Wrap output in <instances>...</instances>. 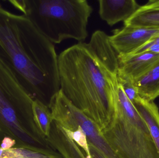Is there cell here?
<instances>
[{"instance_id": "4fadbf2b", "label": "cell", "mask_w": 159, "mask_h": 158, "mask_svg": "<svg viewBox=\"0 0 159 158\" xmlns=\"http://www.w3.org/2000/svg\"><path fill=\"white\" fill-rule=\"evenodd\" d=\"M142 98L153 101L159 96V62L132 82Z\"/></svg>"}, {"instance_id": "5bb4252c", "label": "cell", "mask_w": 159, "mask_h": 158, "mask_svg": "<svg viewBox=\"0 0 159 158\" xmlns=\"http://www.w3.org/2000/svg\"><path fill=\"white\" fill-rule=\"evenodd\" d=\"M34 119L43 136H48L53 121V116L49 107L38 100L33 102Z\"/></svg>"}, {"instance_id": "8fae6325", "label": "cell", "mask_w": 159, "mask_h": 158, "mask_svg": "<svg viewBox=\"0 0 159 158\" xmlns=\"http://www.w3.org/2000/svg\"><path fill=\"white\" fill-rule=\"evenodd\" d=\"M124 26L159 29V0H150L124 22Z\"/></svg>"}, {"instance_id": "2e32d148", "label": "cell", "mask_w": 159, "mask_h": 158, "mask_svg": "<svg viewBox=\"0 0 159 158\" xmlns=\"http://www.w3.org/2000/svg\"><path fill=\"white\" fill-rule=\"evenodd\" d=\"M63 129L68 136L73 139V140L78 145V146L83 149L87 155L86 157L89 158L90 156L87 135L81 128L79 126L77 130L74 132L70 131L66 129Z\"/></svg>"}, {"instance_id": "ac0fdd59", "label": "cell", "mask_w": 159, "mask_h": 158, "mask_svg": "<svg viewBox=\"0 0 159 158\" xmlns=\"http://www.w3.org/2000/svg\"><path fill=\"white\" fill-rule=\"evenodd\" d=\"M16 145V141L13 138L6 136L2 140L0 145V148L4 150H8L15 147Z\"/></svg>"}, {"instance_id": "8992f818", "label": "cell", "mask_w": 159, "mask_h": 158, "mask_svg": "<svg viewBox=\"0 0 159 158\" xmlns=\"http://www.w3.org/2000/svg\"><path fill=\"white\" fill-rule=\"evenodd\" d=\"M48 107L54 121L63 129L74 132L79 126L86 134L89 143L107 158H117L98 125L76 107L61 90L51 100Z\"/></svg>"}, {"instance_id": "6da1fadb", "label": "cell", "mask_w": 159, "mask_h": 158, "mask_svg": "<svg viewBox=\"0 0 159 158\" xmlns=\"http://www.w3.org/2000/svg\"><path fill=\"white\" fill-rule=\"evenodd\" d=\"M104 32L78 43L58 58L60 90L101 131L113 118L119 83L118 54Z\"/></svg>"}, {"instance_id": "e0dca14e", "label": "cell", "mask_w": 159, "mask_h": 158, "mask_svg": "<svg viewBox=\"0 0 159 158\" xmlns=\"http://www.w3.org/2000/svg\"><path fill=\"white\" fill-rule=\"evenodd\" d=\"M118 79L119 83L122 86L126 96L133 105L141 97L137 92V89L132 82L123 79L118 78Z\"/></svg>"}, {"instance_id": "7a4b0ae2", "label": "cell", "mask_w": 159, "mask_h": 158, "mask_svg": "<svg viewBox=\"0 0 159 158\" xmlns=\"http://www.w3.org/2000/svg\"><path fill=\"white\" fill-rule=\"evenodd\" d=\"M55 45L24 15L0 4V63L32 99L48 107L60 90Z\"/></svg>"}, {"instance_id": "9a60e30c", "label": "cell", "mask_w": 159, "mask_h": 158, "mask_svg": "<svg viewBox=\"0 0 159 158\" xmlns=\"http://www.w3.org/2000/svg\"><path fill=\"white\" fill-rule=\"evenodd\" d=\"M0 158H63L55 151H42L30 150L21 147L2 149Z\"/></svg>"}, {"instance_id": "ba28073f", "label": "cell", "mask_w": 159, "mask_h": 158, "mask_svg": "<svg viewBox=\"0 0 159 158\" xmlns=\"http://www.w3.org/2000/svg\"><path fill=\"white\" fill-rule=\"evenodd\" d=\"M118 78L133 82L159 62V54L145 52L119 56Z\"/></svg>"}, {"instance_id": "277c9868", "label": "cell", "mask_w": 159, "mask_h": 158, "mask_svg": "<svg viewBox=\"0 0 159 158\" xmlns=\"http://www.w3.org/2000/svg\"><path fill=\"white\" fill-rule=\"evenodd\" d=\"M33 100L9 70L0 63V145L6 136L16 142L15 147L35 151L54 150L36 125Z\"/></svg>"}, {"instance_id": "3957f363", "label": "cell", "mask_w": 159, "mask_h": 158, "mask_svg": "<svg viewBox=\"0 0 159 158\" xmlns=\"http://www.w3.org/2000/svg\"><path fill=\"white\" fill-rule=\"evenodd\" d=\"M52 43L68 39L79 42L88 36L93 8L86 0H10Z\"/></svg>"}, {"instance_id": "5b68a950", "label": "cell", "mask_w": 159, "mask_h": 158, "mask_svg": "<svg viewBox=\"0 0 159 158\" xmlns=\"http://www.w3.org/2000/svg\"><path fill=\"white\" fill-rule=\"evenodd\" d=\"M102 132L117 158H159L145 121L120 83L115 114Z\"/></svg>"}, {"instance_id": "7c38bea8", "label": "cell", "mask_w": 159, "mask_h": 158, "mask_svg": "<svg viewBox=\"0 0 159 158\" xmlns=\"http://www.w3.org/2000/svg\"><path fill=\"white\" fill-rule=\"evenodd\" d=\"M147 125L151 137L159 153V110L153 101L142 97L133 104Z\"/></svg>"}, {"instance_id": "30bf717a", "label": "cell", "mask_w": 159, "mask_h": 158, "mask_svg": "<svg viewBox=\"0 0 159 158\" xmlns=\"http://www.w3.org/2000/svg\"><path fill=\"white\" fill-rule=\"evenodd\" d=\"M48 145L63 158H86L78 145L68 136L63 128L53 121L49 135L46 137Z\"/></svg>"}, {"instance_id": "d6986e66", "label": "cell", "mask_w": 159, "mask_h": 158, "mask_svg": "<svg viewBox=\"0 0 159 158\" xmlns=\"http://www.w3.org/2000/svg\"><path fill=\"white\" fill-rule=\"evenodd\" d=\"M89 147L90 157L86 158H107L92 145L89 143Z\"/></svg>"}, {"instance_id": "52a82bcc", "label": "cell", "mask_w": 159, "mask_h": 158, "mask_svg": "<svg viewBox=\"0 0 159 158\" xmlns=\"http://www.w3.org/2000/svg\"><path fill=\"white\" fill-rule=\"evenodd\" d=\"M109 41L119 56L129 54L159 34V29L124 26L116 29Z\"/></svg>"}, {"instance_id": "9c48e42d", "label": "cell", "mask_w": 159, "mask_h": 158, "mask_svg": "<svg viewBox=\"0 0 159 158\" xmlns=\"http://www.w3.org/2000/svg\"><path fill=\"white\" fill-rule=\"evenodd\" d=\"M101 19L110 27L129 19L140 7L134 0H99Z\"/></svg>"}]
</instances>
